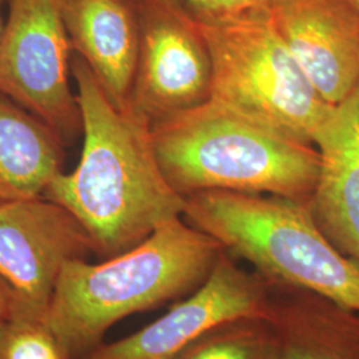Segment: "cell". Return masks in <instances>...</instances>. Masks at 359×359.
I'll list each match as a JSON object with an SVG mask.
<instances>
[{"label":"cell","instance_id":"30bf717a","mask_svg":"<svg viewBox=\"0 0 359 359\" xmlns=\"http://www.w3.org/2000/svg\"><path fill=\"white\" fill-rule=\"evenodd\" d=\"M274 25L325 102L338 105L359 87L355 0H274Z\"/></svg>","mask_w":359,"mask_h":359},{"label":"cell","instance_id":"277c9868","mask_svg":"<svg viewBox=\"0 0 359 359\" xmlns=\"http://www.w3.org/2000/svg\"><path fill=\"white\" fill-rule=\"evenodd\" d=\"M185 200L182 218L264 278L305 287L359 311V266L325 238L308 204L228 191L192 193Z\"/></svg>","mask_w":359,"mask_h":359},{"label":"cell","instance_id":"44dd1931","mask_svg":"<svg viewBox=\"0 0 359 359\" xmlns=\"http://www.w3.org/2000/svg\"><path fill=\"white\" fill-rule=\"evenodd\" d=\"M355 1H357V3H358V4H359V0H355Z\"/></svg>","mask_w":359,"mask_h":359},{"label":"cell","instance_id":"e0dca14e","mask_svg":"<svg viewBox=\"0 0 359 359\" xmlns=\"http://www.w3.org/2000/svg\"><path fill=\"white\" fill-rule=\"evenodd\" d=\"M187 4L209 11H240L253 7L270 6L274 0H182Z\"/></svg>","mask_w":359,"mask_h":359},{"label":"cell","instance_id":"5b68a950","mask_svg":"<svg viewBox=\"0 0 359 359\" xmlns=\"http://www.w3.org/2000/svg\"><path fill=\"white\" fill-rule=\"evenodd\" d=\"M187 6L212 59L209 100L314 145L335 107L323 100L297 62L269 6L240 11Z\"/></svg>","mask_w":359,"mask_h":359},{"label":"cell","instance_id":"d6986e66","mask_svg":"<svg viewBox=\"0 0 359 359\" xmlns=\"http://www.w3.org/2000/svg\"><path fill=\"white\" fill-rule=\"evenodd\" d=\"M13 314V305L7 301L0 299V321Z\"/></svg>","mask_w":359,"mask_h":359},{"label":"cell","instance_id":"9c48e42d","mask_svg":"<svg viewBox=\"0 0 359 359\" xmlns=\"http://www.w3.org/2000/svg\"><path fill=\"white\" fill-rule=\"evenodd\" d=\"M266 280L224 250L205 283L142 330L77 359H173L206 329L240 316H264Z\"/></svg>","mask_w":359,"mask_h":359},{"label":"cell","instance_id":"5bb4252c","mask_svg":"<svg viewBox=\"0 0 359 359\" xmlns=\"http://www.w3.org/2000/svg\"><path fill=\"white\" fill-rule=\"evenodd\" d=\"M65 142L0 92V201L43 196L63 170Z\"/></svg>","mask_w":359,"mask_h":359},{"label":"cell","instance_id":"7c38bea8","mask_svg":"<svg viewBox=\"0 0 359 359\" xmlns=\"http://www.w3.org/2000/svg\"><path fill=\"white\" fill-rule=\"evenodd\" d=\"M62 16L76 56L108 97L128 108L140 51L136 0H62Z\"/></svg>","mask_w":359,"mask_h":359},{"label":"cell","instance_id":"8fae6325","mask_svg":"<svg viewBox=\"0 0 359 359\" xmlns=\"http://www.w3.org/2000/svg\"><path fill=\"white\" fill-rule=\"evenodd\" d=\"M314 145L321 169L309 212L325 238L359 266V87L335 105Z\"/></svg>","mask_w":359,"mask_h":359},{"label":"cell","instance_id":"9a60e30c","mask_svg":"<svg viewBox=\"0 0 359 359\" xmlns=\"http://www.w3.org/2000/svg\"><path fill=\"white\" fill-rule=\"evenodd\" d=\"M173 359H278L277 335L264 316L218 322Z\"/></svg>","mask_w":359,"mask_h":359},{"label":"cell","instance_id":"6da1fadb","mask_svg":"<svg viewBox=\"0 0 359 359\" xmlns=\"http://www.w3.org/2000/svg\"><path fill=\"white\" fill-rule=\"evenodd\" d=\"M72 74L84 145L75 170L59 173L43 196L68 209L90 234L93 253L108 259L184 217L187 200L160 168L149 123L117 107L79 56Z\"/></svg>","mask_w":359,"mask_h":359},{"label":"cell","instance_id":"52a82bcc","mask_svg":"<svg viewBox=\"0 0 359 359\" xmlns=\"http://www.w3.org/2000/svg\"><path fill=\"white\" fill-rule=\"evenodd\" d=\"M140 51L128 107L154 126L206 103L212 59L182 0H136Z\"/></svg>","mask_w":359,"mask_h":359},{"label":"cell","instance_id":"2e32d148","mask_svg":"<svg viewBox=\"0 0 359 359\" xmlns=\"http://www.w3.org/2000/svg\"><path fill=\"white\" fill-rule=\"evenodd\" d=\"M0 359H74L46 321L11 314L0 321Z\"/></svg>","mask_w":359,"mask_h":359},{"label":"cell","instance_id":"ba28073f","mask_svg":"<svg viewBox=\"0 0 359 359\" xmlns=\"http://www.w3.org/2000/svg\"><path fill=\"white\" fill-rule=\"evenodd\" d=\"M90 253V234L65 206L44 196L0 201V278L13 314L46 321L65 265Z\"/></svg>","mask_w":359,"mask_h":359},{"label":"cell","instance_id":"ac0fdd59","mask_svg":"<svg viewBox=\"0 0 359 359\" xmlns=\"http://www.w3.org/2000/svg\"><path fill=\"white\" fill-rule=\"evenodd\" d=\"M0 299H4V301H8L13 304V293H11V289L8 287V285L4 283L1 278H0Z\"/></svg>","mask_w":359,"mask_h":359},{"label":"cell","instance_id":"3957f363","mask_svg":"<svg viewBox=\"0 0 359 359\" xmlns=\"http://www.w3.org/2000/svg\"><path fill=\"white\" fill-rule=\"evenodd\" d=\"M151 132L160 168L182 197L228 191L308 204L320 176L316 145L212 100L154 123Z\"/></svg>","mask_w":359,"mask_h":359},{"label":"cell","instance_id":"ffe728a7","mask_svg":"<svg viewBox=\"0 0 359 359\" xmlns=\"http://www.w3.org/2000/svg\"><path fill=\"white\" fill-rule=\"evenodd\" d=\"M10 0H0V36H1V32H3V28H4V23H6V19L3 16L4 13V6L8 4Z\"/></svg>","mask_w":359,"mask_h":359},{"label":"cell","instance_id":"8992f818","mask_svg":"<svg viewBox=\"0 0 359 359\" xmlns=\"http://www.w3.org/2000/svg\"><path fill=\"white\" fill-rule=\"evenodd\" d=\"M0 36V92L67 144L83 133L77 93L69 86L71 43L62 0H10Z\"/></svg>","mask_w":359,"mask_h":359},{"label":"cell","instance_id":"4fadbf2b","mask_svg":"<svg viewBox=\"0 0 359 359\" xmlns=\"http://www.w3.org/2000/svg\"><path fill=\"white\" fill-rule=\"evenodd\" d=\"M264 317L277 335L278 359H359L358 310L301 286L266 280Z\"/></svg>","mask_w":359,"mask_h":359},{"label":"cell","instance_id":"7a4b0ae2","mask_svg":"<svg viewBox=\"0 0 359 359\" xmlns=\"http://www.w3.org/2000/svg\"><path fill=\"white\" fill-rule=\"evenodd\" d=\"M224 250L177 218L123 255L100 264L72 261L56 285L47 325L69 355L80 358L103 344L116 322L192 294Z\"/></svg>","mask_w":359,"mask_h":359}]
</instances>
